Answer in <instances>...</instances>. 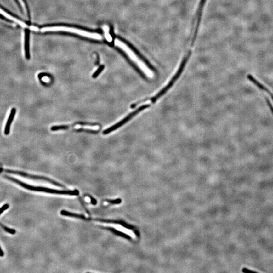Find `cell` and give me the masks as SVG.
Segmentation results:
<instances>
[{"instance_id":"cell-1","label":"cell","mask_w":273,"mask_h":273,"mask_svg":"<svg viewBox=\"0 0 273 273\" xmlns=\"http://www.w3.org/2000/svg\"><path fill=\"white\" fill-rule=\"evenodd\" d=\"M114 44L120 48L121 49L123 50L124 52L128 55L129 58L134 62V63L136 64L137 66L138 69L140 70L141 73L147 77H153V73L152 71L149 68V66H147L146 62L144 61H143L141 58H139L137 54L134 52L133 50H131L130 48L128 47L124 43L118 39H116L114 41Z\"/></svg>"},{"instance_id":"cell-2","label":"cell","mask_w":273,"mask_h":273,"mask_svg":"<svg viewBox=\"0 0 273 273\" xmlns=\"http://www.w3.org/2000/svg\"><path fill=\"white\" fill-rule=\"evenodd\" d=\"M6 178L10 179L11 181L15 182L18 185L21 186L22 187L31 190V191H37V192H42L47 193L54 194H60V195H76L78 196L80 194V192L78 190H59L50 189L49 188L44 187H37V186H31L28 185L27 184L23 182L19 181L16 179L8 177L7 176H4Z\"/></svg>"},{"instance_id":"cell-3","label":"cell","mask_w":273,"mask_h":273,"mask_svg":"<svg viewBox=\"0 0 273 273\" xmlns=\"http://www.w3.org/2000/svg\"><path fill=\"white\" fill-rule=\"evenodd\" d=\"M42 32H47V31H65V32H71L76 33L78 35L88 37L90 39H95V40H101L102 39V36L97 33L88 32L83 30H80L76 28L66 27V26H53V27H44L41 30Z\"/></svg>"},{"instance_id":"cell-4","label":"cell","mask_w":273,"mask_h":273,"mask_svg":"<svg viewBox=\"0 0 273 273\" xmlns=\"http://www.w3.org/2000/svg\"><path fill=\"white\" fill-rule=\"evenodd\" d=\"M62 215H64L66 217H71V218H77L80 219H83L85 221H96V222H101V223H105L115 224H118L122 227L126 228L128 229H133V227L130 226L129 225L127 224L125 222L122 221H118V220H113V219H103L99 218H92L91 217L87 218L85 215L82 214H77L75 213H71L66 210H62L60 212Z\"/></svg>"},{"instance_id":"cell-5","label":"cell","mask_w":273,"mask_h":273,"mask_svg":"<svg viewBox=\"0 0 273 273\" xmlns=\"http://www.w3.org/2000/svg\"><path fill=\"white\" fill-rule=\"evenodd\" d=\"M187 60L188 57H186V58L184 59L183 61H182V63H181V66H179V68L178 71H177V73H176V75H174V77H173L171 81L169 82V83L164 88H163L162 90H161L159 93H158L156 95L154 96V97H152L150 99L151 103H153L156 101L157 100L159 99V98L162 96L163 95H164L167 92V91H168L169 88H171L172 86H173L174 82H176V81L178 80V78L179 77V76H181V73H182L184 69L185 68V66L186 65Z\"/></svg>"},{"instance_id":"cell-6","label":"cell","mask_w":273,"mask_h":273,"mask_svg":"<svg viewBox=\"0 0 273 273\" xmlns=\"http://www.w3.org/2000/svg\"><path fill=\"white\" fill-rule=\"evenodd\" d=\"M149 106H150L149 104L142 105V106L140 107L139 108H138L137 110L134 111L132 112V113L128 114V116H127V117H125L123 119H122V121L118 122V123L114 124V125L112 126V127H110L109 128H107L106 130H105V131L103 132V134H104V135H107L108 134L110 133L113 132L114 130H117V128L122 127V126H123V124L127 123V122H128V121L131 120L133 117H134L135 116H136L137 114H138L139 112H140L142 111H143L144 109H145L146 108H147L149 107Z\"/></svg>"},{"instance_id":"cell-7","label":"cell","mask_w":273,"mask_h":273,"mask_svg":"<svg viewBox=\"0 0 273 273\" xmlns=\"http://www.w3.org/2000/svg\"><path fill=\"white\" fill-rule=\"evenodd\" d=\"M4 172L7 173H13V174H19L20 176L22 177H26L28 178L32 179H40V180H43V181H46V182H49L50 183L52 184L53 185L55 186H58V187H60L62 188H65L63 185H62L61 184L59 183L58 182L49 178L47 177H43V176H35V175H32V174H28V173H25L22 172H19V171H12V170H9V169H4L2 168H0V173L1 172Z\"/></svg>"},{"instance_id":"cell-8","label":"cell","mask_w":273,"mask_h":273,"mask_svg":"<svg viewBox=\"0 0 273 273\" xmlns=\"http://www.w3.org/2000/svg\"><path fill=\"white\" fill-rule=\"evenodd\" d=\"M76 125H81V126H99V124L97 123H88V122H77L74 123L72 125H61V126H55L52 127L51 130L52 131H56L58 130H67L70 128L71 127H74Z\"/></svg>"},{"instance_id":"cell-9","label":"cell","mask_w":273,"mask_h":273,"mask_svg":"<svg viewBox=\"0 0 273 273\" xmlns=\"http://www.w3.org/2000/svg\"><path fill=\"white\" fill-rule=\"evenodd\" d=\"M16 112V109L15 108H13L11 109V111L10 113L9 114L8 120H7L5 127L4 134L6 135H8L9 134V132H10L11 125L12 122H13V119H14V117L15 116Z\"/></svg>"},{"instance_id":"cell-10","label":"cell","mask_w":273,"mask_h":273,"mask_svg":"<svg viewBox=\"0 0 273 273\" xmlns=\"http://www.w3.org/2000/svg\"><path fill=\"white\" fill-rule=\"evenodd\" d=\"M0 14L4 16V17H5L7 18H8L9 20L13 21L14 22L17 23L18 25H20L21 27H24V28H26V27H28V26H27V25H26V23L22 22L20 20H17V19L15 18L14 17L12 16L10 14L6 13V12L4 11V10H3L1 8H0Z\"/></svg>"},{"instance_id":"cell-11","label":"cell","mask_w":273,"mask_h":273,"mask_svg":"<svg viewBox=\"0 0 273 273\" xmlns=\"http://www.w3.org/2000/svg\"><path fill=\"white\" fill-rule=\"evenodd\" d=\"M101 228L107 230H108V231H111V232H112L113 234H114L115 235H118V236H121V237H122L128 239H131V237L130 236V235H128V234H127L126 233H124V232H122V231H119L118 230H117L116 229L113 228H112V227H100Z\"/></svg>"},{"instance_id":"cell-12","label":"cell","mask_w":273,"mask_h":273,"mask_svg":"<svg viewBox=\"0 0 273 273\" xmlns=\"http://www.w3.org/2000/svg\"><path fill=\"white\" fill-rule=\"evenodd\" d=\"M103 28V30H104L105 37L107 41L108 42H111L112 41V37L110 35V33H109V27L108 26H104Z\"/></svg>"},{"instance_id":"cell-13","label":"cell","mask_w":273,"mask_h":273,"mask_svg":"<svg viewBox=\"0 0 273 273\" xmlns=\"http://www.w3.org/2000/svg\"><path fill=\"white\" fill-rule=\"evenodd\" d=\"M105 202H107L109 203L110 204H120L122 202V200L121 199L117 198V199H114V200H110V199H107L105 200Z\"/></svg>"},{"instance_id":"cell-14","label":"cell","mask_w":273,"mask_h":273,"mask_svg":"<svg viewBox=\"0 0 273 273\" xmlns=\"http://www.w3.org/2000/svg\"><path fill=\"white\" fill-rule=\"evenodd\" d=\"M104 66H100V67L95 72V73L93 74L92 77L93 78H96L98 76H99V74L104 69Z\"/></svg>"},{"instance_id":"cell-15","label":"cell","mask_w":273,"mask_h":273,"mask_svg":"<svg viewBox=\"0 0 273 273\" xmlns=\"http://www.w3.org/2000/svg\"><path fill=\"white\" fill-rule=\"evenodd\" d=\"M0 226L3 228L6 231L8 232L9 233L11 234H15L16 233V231L15 230L12 229L8 228L7 227L4 226L3 225L0 224Z\"/></svg>"},{"instance_id":"cell-16","label":"cell","mask_w":273,"mask_h":273,"mask_svg":"<svg viewBox=\"0 0 273 273\" xmlns=\"http://www.w3.org/2000/svg\"><path fill=\"white\" fill-rule=\"evenodd\" d=\"M84 195H85V196H87V197H88L90 199L91 203H92L93 205H96L97 202V200L96 199L94 198V197H93L92 196H91V195H89L88 194H85Z\"/></svg>"},{"instance_id":"cell-17","label":"cell","mask_w":273,"mask_h":273,"mask_svg":"<svg viewBox=\"0 0 273 273\" xmlns=\"http://www.w3.org/2000/svg\"><path fill=\"white\" fill-rule=\"evenodd\" d=\"M9 205H8V204H5V205H3V207L0 208V214L2 213H3L4 211L8 209V208H9Z\"/></svg>"},{"instance_id":"cell-18","label":"cell","mask_w":273,"mask_h":273,"mask_svg":"<svg viewBox=\"0 0 273 273\" xmlns=\"http://www.w3.org/2000/svg\"><path fill=\"white\" fill-rule=\"evenodd\" d=\"M79 199H80V202H81V204H82V207H83V208H84V209H85V210H86V212H87V213L88 214H90V212H88V210L87 208H86V207H85V205H84V203H83V202H82V199H81V198L80 197H79Z\"/></svg>"},{"instance_id":"cell-19","label":"cell","mask_w":273,"mask_h":273,"mask_svg":"<svg viewBox=\"0 0 273 273\" xmlns=\"http://www.w3.org/2000/svg\"><path fill=\"white\" fill-rule=\"evenodd\" d=\"M18 1L20 2V3L21 5L22 6V8L24 9V11H25V12H26V6H25V3H24V2H23V0H18Z\"/></svg>"},{"instance_id":"cell-20","label":"cell","mask_w":273,"mask_h":273,"mask_svg":"<svg viewBox=\"0 0 273 273\" xmlns=\"http://www.w3.org/2000/svg\"><path fill=\"white\" fill-rule=\"evenodd\" d=\"M30 28L31 30H32V31H38L39 30V28L36 27V26H31Z\"/></svg>"},{"instance_id":"cell-21","label":"cell","mask_w":273,"mask_h":273,"mask_svg":"<svg viewBox=\"0 0 273 273\" xmlns=\"http://www.w3.org/2000/svg\"><path fill=\"white\" fill-rule=\"evenodd\" d=\"M4 254V252H3V250H2L1 248L0 247V257H3Z\"/></svg>"}]
</instances>
